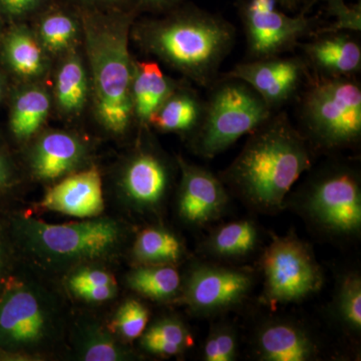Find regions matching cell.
I'll list each match as a JSON object with an SVG mask.
<instances>
[{
  "label": "cell",
  "instance_id": "cell-1",
  "mask_svg": "<svg viewBox=\"0 0 361 361\" xmlns=\"http://www.w3.org/2000/svg\"><path fill=\"white\" fill-rule=\"evenodd\" d=\"M75 6L82 21L92 114L104 132L123 137L135 123L132 103L135 59L130 54V40L137 13L132 8Z\"/></svg>",
  "mask_w": 361,
  "mask_h": 361
},
{
  "label": "cell",
  "instance_id": "cell-2",
  "mask_svg": "<svg viewBox=\"0 0 361 361\" xmlns=\"http://www.w3.org/2000/svg\"><path fill=\"white\" fill-rule=\"evenodd\" d=\"M130 37L188 82L210 87L234 47L236 30L218 14L183 4L159 18L135 20Z\"/></svg>",
  "mask_w": 361,
  "mask_h": 361
},
{
  "label": "cell",
  "instance_id": "cell-3",
  "mask_svg": "<svg viewBox=\"0 0 361 361\" xmlns=\"http://www.w3.org/2000/svg\"><path fill=\"white\" fill-rule=\"evenodd\" d=\"M307 139L285 113L273 114L249 135L224 180L247 204L263 212L283 206L297 180L311 167Z\"/></svg>",
  "mask_w": 361,
  "mask_h": 361
},
{
  "label": "cell",
  "instance_id": "cell-4",
  "mask_svg": "<svg viewBox=\"0 0 361 361\" xmlns=\"http://www.w3.org/2000/svg\"><path fill=\"white\" fill-rule=\"evenodd\" d=\"M209 89L200 126L191 137L192 148L202 158H215L274 114L255 90L237 78L223 75Z\"/></svg>",
  "mask_w": 361,
  "mask_h": 361
},
{
  "label": "cell",
  "instance_id": "cell-5",
  "mask_svg": "<svg viewBox=\"0 0 361 361\" xmlns=\"http://www.w3.org/2000/svg\"><path fill=\"white\" fill-rule=\"evenodd\" d=\"M301 122L316 146L348 148L361 137V89L353 78L317 77L304 92Z\"/></svg>",
  "mask_w": 361,
  "mask_h": 361
},
{
  "label": "cell",
  "instance_id": "cell-6",
  "mask_svg": "<svg viewBox=\"0 0 361 361\" xmlns=\"http://www.w3.org/2000/svg\"><path fill=\"white\" fill-rule=\"evenodd\" d=\"M20 232L33 255L59 265L106 257L123 238L120 224L106 218L59 225L23 220Z\"/></svg>",
  "mask_w": 361,
  "mask_h": 361
},
{
  "label": "cell",
  "instance_id": "cell-7",
  "mask_svg": "<svg viewBox=\"0 0 361 361\" xmlns=\"http://www.w3.org/2000/svg\"><path fill=\"white\" fill-rule=\"evenodd\" d=\"M264 298L271 305L297 302L322 288V269L307 244L290 236L276 237L262 259Z\"/></svg>",
  "mask_w": 361,
  "mask_h": 361
},
{
  "label": "cell",
  "instance_id": "cell-8",
  "mask_svg": "<svg viewBox=\"0 0 361 361\" xmlns=\"http://www.w3.org/2000/svg\"><path fill=\"white\" fill-rule=\"evenodd\" d=\"M238 9L251 59L282 56L320 27L316 16H289L275 0H239Z\"/></svg>",
  "mask_w": 361,
  "mask_h": 361
},
{
  "label": "cell",
  "instance_id": "cell-9",
  "mask_svg": "<svg viewBox=\"0 0 361 361\" xmlns=\"http://www.w3.org/2000/svg\"><path fill=\"white\" fill-rule=\"evenodd\" d=\"M303 203L308 218L325 232L350 236L360 231V183L350 169H334L316 177Z\"/></svg>",
  "mask_w": 361,
  "mask_h": 361
},
{
  "label": "cell",
  "instance_id": "cell-10",
  "mask_svg": "<svg viewBox=\"0 0 361 361\" xmlns=\"http://www.w3.org/2000/svg\"><path fill=\"white\" fill-rule=\"evenodd\" d=\"M307 75L305 59L278 56L238 63L224 77L246 82L275 111L296 96Z\"/></svg>",
  "mask_w": 361,
  "mask_h": 361
},
{
  "label": "cell",
  "instance_id": "cell-11",
  "mask_svg": "<svg viewBox=\"0 0 361 361\" xmlns=\"http://www.w3.org/2000/svg\"><path fill=\"white\" fill-rule=\"evenodd\" d=\"M252 284V275L245 271L197 266L188 278L185 301L194 312L213 314L241 302L250 291Z\"/></svg>",
  "mask_w": 361,
  "mask_h": 361
},
{
  "label": "cell",
  "instance_id": "cell-12",
  "mask_svg": "<svg viewBox=\"0 0 361 361\" xmlns=\"http://www.w3.org/2000/svg\"><path fill=\"white\" fill-rule=\"evenodd\" d=\"M49 327V312L35 291L20 288L0 301V344L13 349L35 348Z\"/></svg>",
  "mask_w": 361,
  "mask_h": 361
},
{
  "label": "cell",
  "instance_id": "cell-13",
  "mask_svg": "<svg viewBox=\"0 0 361 361\" xmlns=\"http://www.w3.org/2000/svg\"><path fill=\"white\" fill-rule=\"evenodd\" d=\"M180 170L178 210L190 225L204 226L221 217L228 205L227 190L210 171L178 159Z\"/></svg>",
  "mask_w": 361,
  "mask_h": 361
},
{
  "label": "cell",
  "instance_id": "cell-14",
  "mask_svg": "<svg viewBox=\"0 0 361 361\" xmlns=\"http://www.w3.org/2000/svg\"><path fill=\"white\" fill-rule=\"evenodd\" d=\"M87 158V145L73 133L49 130L37 135L30 154L33 176L42 180L63 179L77 172Z\"/></svg>",
  "mask_w": 361,
  "mask_h": 361
},
{
  "label": "cell",
  "instance_id": "cell-15",
  "mask_svg": "<svg viewBox=\"0 0 361 361\" xmlns=\"http://www.w3.org/2000/svg\"><path fill=\"white\" fill-rule=\"evenodd\" d=\"M170 180V169L163 157L153 149H142L126 164L121 185L133 205L152 210L163 202Z\"/></svg>",
  "mask_w": 361,
  "mask_h": 361
},
{
  "label": "cell",
  "instance_id": "cell-16",
  "mask_svg": "<svg viewBox=\"0 0 361 361\" xmlns=\"http://www.w3.org/2000/svg\"><path fill=\"white\" fill-rule=\"evenodd\" d=\"M42 207L73 217H97L104 207L99 171L85 169L63 178L45 194Z\"/></svg>",
  "mask_w": 361,
  "mask_h": 361
},
{
  "label": "cell",
  "instance_id": "cell-17",
  "mask_svg": "<svg viewBox=\"0 0 361 361\" xmlns=\"http://www.w3.org/2000/svg\"><path fill=\"white\" fill-rule=\"evenodd\" d=\"M317 77L353 78L361 70V47L351 32H326L299 44Z\"/></svg>",
  "mask_w": 361,
  "mask_h": 361
},
{
  "label": "cell",
  "instance_id": "cell-18",
  "mask_svg": "<svg viewBox=\"0 0 361 361\" xmlns=\"http://www.w3.org/2000/svg\"><path fill=\"white\" fill-rule=\"evenodd\" d=\"M52 104L56 114L73 120L84 113L90 101L89 70L80 49L56 59L51 71Z\"/></svg>",
  "mask_w": 361,
  "mask_h": 361
},
{
  "label": "cell",
  "instance_id": "cell-19",
  "mask_svg": "<svg viewBox=\"0 0 361 361\" xmlns=\"http://www.w3.org/2000/svg\"><path fill=\"white\" fill-rule=\"evenodd\" d=\"M32 27L54 61L82 44L80 14L77 6L68 0H51L32 18Z\"/></svg>",
  "mask_w": 361,
  "mask_h": 361
},
{
  "label": "cell",
  "instance_id": "cell-20",
  "mask_svg": "<svg viewBox=\"0 0 361 361\" xmlns=\"http://www.w3.org/2000/svg\"><path fill=\"white\" fill-rule=\"evenodd\" d=\"M2 51L9 70L23 84L42 82L51 73L54 61L40 44L32 25L23 21L7 33Z\"/></svg>",
  "mask_w": 361,
  "mask_h": 361
},
{
  "label": "cell",
  "instance_id": "cell-21",
  "mask_svg": "<svg viewBox=\"0 0 361 361\" xmlns=\"http://www.w3.org/2000/svg\"><path fill=\"white\" fill-rule=\"evenodd\" d=\"M256 349L266 361H307L317 353L314 342L305 330L293 323L269 322L258 332Z\"/></svg>",
  "mask_w": 361,
  "mask_h": 361
},
{
  "label": "cell",
  "instance_id": "cell-22",
  "mask_svg": "<svg viewBox=\"0 0 361 361\" xmlns=\"http://www.w3.org/2000/svg\"><path fill=\"white\" fill-rule=\"evenodd\" d=\"M180 82L166 75L156 61H135L132 80L135 123L149 126L152 116Z\"/></svg>",
  "mask_w": 361,
  "mask_h": 361
},
{
  "label": "cell",
  "instance_id": "cell-23",
  "mask_svg": "<svg viewBox=\"0 0 361 361\" xmlns=\"http://www.w3.org/2000/svg\"><path fill=\"white\" fill-rule=\"evenodd\" d=\"M204 108L205 101L185 80L152 116L149 126L161 133L192 137L200 126Z\"/></svg>",
  "mask_w": 361,
  "mask_h": 361
},
{
  "label": "cell",
  "instance_id": "cell-24",
  "mask_svg": "<svg viewBox=\"0 0 361 361\" xmlns=\"http://www.w3.org/2000/svg\"><path fill=\"white\" fill-rule=\"evenodd\" d=\"M52 110L51 92L42 82L23 84L13 97L9 116L14 137L28 141L39 135Z\"/></svg>",
  "mask_w": 361,
  "mask_h": 361
},
{
  "label": "cell",
  "instance_id": "cell-25",
  "mask_svg": "<svg viewBox=\"0 0 361 361\" xmlns=\"http://www.w3.org/2000/svg\"><path fill=\"white\" fill-rule=\"evenodd\" d=\"M258 243V230L251 221L242 220L221 226L209 236L205 248L220 258H241L254 251Z\"/></svg>",
  "mask_w": 361,
  "mask_h": 361
},
{
  "label": "cell",
  "instance_id": "cell-26",
  "mask_svg": "<svg viewBox=\"0 0 361 361\" xmlns=\"http://www.w3.org/2000/svg\"><path fill=\"white\" fill-rule=\"evenodd\" d=\"M133 254L142 265H174L184 255V247L168 230L147 228L135 239Z\"/></svg>",
  "mask_w": 361,
  "mask_h": 361
},
{
  "label": "cell",
  "instance_id": "cell-27",
  "mask_svg": "<svg viewBox=\"0 0 361 361\" xmlns=\"http://www.w3.org/2000/svg\"><path fill=\"white\" fill-rule=\"evenodd\" d=\"M128 282L130 288L154 300L173 298L182 285L173 265H142L130 273Z\"/></svg>",
  "mask_w": 361,
  "mask_h": 361
},
{
  "label": "cell",
  "instance_id": "cell-28",
  "mask_svg": "<svg viewBox=\"0 0 361 361\" xmlns=\"http://www.w3.org/2000/svg\"><path fill=\"white\" fill-rule=\"evenodd\" d=\"M192 341L184 323L176 318L159 320L142 337V348L163 356L180 355L191 345Z\"/></svg>",
  "mask_w": 361,
  "mask_h": 361
},
{
  "label": "cell",
  "instance_id": "cell-29",
  "mask_svg": "<svg viewBox=\"0 0 361 361\" xmlns=\"http://www.w3.org/2000/svg\"><path fill=\"white\" fill-rule=\"evenodd\" d=\"M78 353L82 360L87 361H118L127 356L122 346L101 329L85 331Z\"/></svg>",
  "mask_w": 361,
  "mask_h": 361
},
{
  "label": "cell",
  "instance_id": "cell-30",
  "mask_svg": "<svg viewBox=\"0 0 361 361\" xmlns=\"http://www.w3.org/2000/svg\"><path fill=\"white\" fill-rule=\"evenodd\" d=\"M337 312L342 322L349 329L360 332L361 329V278L349 274L342 281L337 295Z\"/></svg>",
  "mask_w": 361,
  "mask_h": 361
},
{
  "label": "cell",
  "instance_id": "cell-31",
  "mask_svg": "<svg viewBox=\"0 0 361 361\" xmlns=\"http://www.w3.org/2000/svg\"><path fill=\"white\" fill-rule=\"evenodd\" d=\"M326 11L334 18V23L327 26H320L315 35L326 32H361V4H348L345 0H324Z\"/></svg>",
  "mask_w": 361,
  "mask_h": 361
},
{
  "label": "cell",
  "instance_id": "cell-32",
  "mask_svg": "<svg viewBox=\"0 0 361 361\" xmlns=\"http://www.w3.org/2000/svg\"><path fill=\"white\" fill-rule=\"evenodd\" d=\"M148 320V310L139 301L130 299L118 308L114 325L123 338L133 341L142 336Z\"/></svg>",
  "mask_w": 361,
  "mask_h": 361
},
{
  "label": "cell",
  "instance_id": "cell-33",
  "mask_svg": "<svg viewBox=\"0 0 361 361\" xmlns=\"http://www.w3.org/2000/svg\"><path fill=\"white\" fill-rule=\"evenodd\" d=\"M237 336L229 325L214 327L207 338L204 358L207 361H232L236 358Z\"/></svg>",
  "mask_w": 361,
  "mask_h": 361
},
{
  "label": "cell",
  "instance_id": "cell-34",
  "mask_svg": "<svg viewBox=\"0 0 361 361\" xmlns=\"http://www.w3.org/2000/svg\"><path fill=\"white\" fill-rule=\"evenodd\" d=\"M51 0H0V13L16 21L32 20Z\"/></svg>",
  "mask_w": 361,
  "mask_h": 361
},
{
  "label": "cell",
  "instance_id": "cell-35",
  "mask_svg": "<svg viewBox=\"0 0 361 361\" xmlns=\"http://www.w3.org/2000/svg\"><path fill=\"white\" fill-rule=\"evenodd\" d=\"M113 277L106 271L87 268L75 272L68 280V286L71 291L77 295L78 292L99 285H115Z\"/></svg>",
  "mask_w": 361,
  "mask_h": 361
},
{
  "label": "cell",
  "instance_id": "cell-36",
  "mask_svg": "<svg viewBox=\"0 0 361 361\" xmlns=\"http://www.w3.org/2000/svg\"><path fill=\"white\" fill-rule=\"evenodd\" d=\"M186 0H130V6L140 13H149L152 14L167 13L178 6L185 4Z\"/></svg>",
  "mask_w": 361,
  "mask_h": 361
},
{
  "label": "cell",
  "instance_id": "cell-37",
  "mask_svg": "<svg viewBox=\"0 0 361 361\" xmlns=\"http://www.w3.org/2000/svg\"><path fill=\"white\" fill-rule=\"evenodd\" d=\"M116 294L115 285H99L78 292L77 295L90 302H103L113 298Z\"/></svg>",
  "mask_w": 361,
  "mask_h": 361
},
{
  "label": "cell",
  "instance_id": "cell-38",
  "mask_svg": "<svg viewBox=\"0 0 361 361\" xmlns=\"http://www.w3.org/2000/svg\"><path fill=\"white\" fill-rule=\"evenodd\" d=\"M68 1L75 6L92 7V8L134 9L130 6V0H68Z\"/></svg>",
  "mask_w": 361,
  "mask_h": 361
},
{
  "label": "cell",
  "instance_id": "cell-39",
  "mask_svg": "<svg viewBox=\"0 0 361 361\" xmlns=\"http://www.w3.org/2000/svg\"><path fill=\"white\" fill-rule=\"evenodd\" d=\"M275 1L278 6L281 7L282 11L297 14L308 13L317 0H275Z\"/></svg>",
  "mask_w": 361,
  "mask_h": 361
},
{
  "label": "cell",
  "instance_id": "cell-40",
  "mask_svg": "<svg viewBox=\"0 0 361 361\" xmlns=\"http://www.w3.org/2000/svg\"><path fill=\"white\" fill-rule=\"evenodd\" d=\"M11 179H13V170H11V164L6 160V157L0 153V190L8 186Z\"/></svg>",
  "mask_w": 361,
  "mask_h": 361
},
{
  "label": "cell",
  "instance_id": "cell-41",
  "mask_svg": "<svg viewBox=\"0 0 361 361\" xmlns=\"http://www.w3.org/2000/svg\"><path fill=\"white\" fill-rule=\"evenodd\" d=\"M4 94H6V84H4V78L0 75V101H1Z\"/></svg>",
  "mask_w": 361,
  "mask_h": 361
},
{
  "label": "cell",
  "instance_id": "cell-42",
  "mask_svg": "<svg viewBox=\"0 0 361 361\" xmlns=\"http://www.w3.org/2000/svg\"><path fill=\"white\" fill-rule=\"evenodd\" d=\"M2 27V23H1V18H0V30H1Z\"/></svg>",
  "mask_w": 361,
  "mask_h": 361
}]
</instances>
